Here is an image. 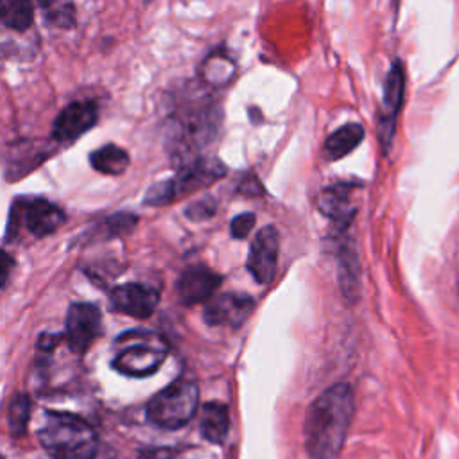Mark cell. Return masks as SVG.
<instances>
[{"label":"cell","mask_w":459,"mask_h":459,"mask_svg":"<svg viewBox=\"0 0 459 459\" xmlns=\"http://www.w3.org/2000/svg\"><path fill=\"white\" fill-rule=\"evenodd\" d=\"M353 418V391L339 382L323 391L305 418V448L312 459H335Z\"/></svg>","instance_id":"cell-1"},{"label":"cell","mask_w":459,"mask_h":459,"mask_svg":"<svg viewBox=\"0 0 459 459\" xmlns=\"http://www.w3.org/2000/svg\"><path fill=\"white\" fill-rule=\"evenodd\" d=\"M38 439L52 459H93L97 455L95 429L81 416L47 411Z\"/></svg>","instance_id":"cell-2"},{"label":"cell","mask_w":459,"mask_h":459,"mask_svg":"<svg viewBox=\"0 0 459 459\" xmlns=\"http://www.w3.org/2000/svg\"><path fill=\"white\" fill-rule=\"evenodd\" d=\"M65 221V212L45 197H16L9 210L5 242H14L22 237L43 238L59 230Z\"/></svg>","instance_id":"cell-3"},{"label":"cell","mask_w":459,"mask_h":459,"mask_svg":"<svg viewBox=\"0 0 459 459\" xmlns=\"http://www.w3.org/2000/svg\"><path fill=\"white\" fill-rule=\"evenodd\" d=\"M199 405V387L190 378H178L156 393L145 409L147 420L161 429H179L186 425Z\"/></svg>","instance_id":"cell-4"},{"label":"cell","mask_w":459,"mask_h":459,"mask_svg":"<svg viewBox=\"0 0 459 459\" xmlns=\"http://www.w3.org/2000/svg\"><path fill=\"white\" fill-rule=\"evenodd\" d=\"M224 174H226V167L219 160L195 158L194 161L183 165L174 178L152 185L147 190L143 203L147 206L169 204L183 195H188L203 186L212 185Z\"/></svg>","instance_id":"cell-5"},{"label":"cell","mask_w":459,"mask_h":459,"mask_svg":"<svg viewBox=\"0 0 459 459\" xmlns=\"http://www.w3.org/2000/svg\"><path fill=\"white\" fill-rule=\"evenodd\" d=\"M118 341H126V346L117 353L113 368L126 377H149L167 357V342L154 332L133 330L122 333Z\"/></svg>","instance_id":"cell-6"},{"label":"cell","mask_w":459,"mask_h":459,"mask_svg":"<svg viewBox=\"0 0 459 459\" xmlns=\"http://www.w3.org/2000/svg\"><path fill=\"white\" fill-rule=\"evenodd\" d=\"M102 316L97 305L77 301L68 307L66 321H65V339L68 348L82 355L88 351L91 342L100 335Z\"/></svg>","instance_id":"cell-7"},{"label":"cell","mask_w":459,"mask_h":459,"mask_svg":"<svg viewBox=\"0 0 459 459\" xmlns=\"http://www.w3.org/2000/svg\"><path fill=\"white\" fill-rule=\"evenodd\" d=\"M403 93H405V74H403L402 63L394 61L385 77L382 106H380V120H378V138L384 149L391 145V140L394 136L396 117L403 104Z\"/></svg>","instance_id":"cell-8"},{"label":"cell","mask_w":459,"mask_h":459,"mask_svg":"<svg viewBox=\"0 0 459 459\" xmlns=\"http://www.w3.org/2000/svg\"><path fill=\"white\" fill-rule=\"evenodd\" d=\"M160 301V292L145 283H124L109 290V308L136 319L149 317Z\"/></svg>","instance_id":"cell-9"},{"label":"cell","mask_w":459,"mask_h":459,"mask_svg":"<svg viewBox=\"0 0 459 459\" xmlns=\"http://www.w3.org/2000/svg\"><path fill=\"white\" fill-rule=\"evenodd\" d=\"M278 247V231L273 226H265L256 231L249 247L246 267L249 274L262 285L271 283L276 274Z\"/></svg>","instance_id":"cell-10"},{"label":"cell","mask_w":459,"mask_h":459,"mask_svg":"<svg viewBox=\"0 0 459 459\" xmlns=\"http://www.w3.org/2000/svg\"><path fill=\"white\" fill-rule=\"evenodd\" d=\"M99 111L91 100H75L65 106L52 124V138L59 143L74 142L97 124Z\"/></svg>","instance_id":"cell-11"},{"label":"cell","mask_w":459,"mask_h":459,"mask_svg":"<svg viewBox=\"0 0 459 459\" xmlns=\"http://www.w3.org/2000/svg\"><path fill=\"white\" fill-rule=\"evenodd\" d=\"M255 301L244 292H224L208 301L204 307V321L212 326L238 328L251 314Z\"/></svg>","instance_id":"cell-12"},{"label":"cell","mask_w":459,"mask_h":459,"mask_svg":"<svg viewBox=\"0 0 459 459\" xmlns=\"http://www.w3.org/2000/svg\"><path fill=\"white\" fill-rule=\"evenodd\" d=\"M221 281L222 278L215 271L206 265L195 264L186 267L179 274L176 281V292L183 305H197L212 299Z\"/></svg>","instance_id":"cell-13"},{"label":"cell","mask_w":459,"mask_h":459,"mask_svg":"<svg viewBox=\"0 0 459 459\" xmlns=\"http://www.w3.org/2000/svg\"><path fill=\"white\" fill-rule=\"evenodd\" d=\"M364 138V129L360 124H344L335 129L323 145V154L326 160L335 161L350 154Z\"/></svg>","instance_id":"cell-14"},{"label":"cell","mask_w":459,"mask_h":459,"mask_svg":"<svg viewBox=\"0 0 459 459\" xmlns=\"http://www.w3.org/2000/svg\"><path fill=\"white\" fill-rule=\"evenodd\" d=\"M319 210L335 222H350L353 217L350 185H333L319 197Z\"/></svg>","instance_id":"cell-15"},{"label":"cell","mask_w":459,"mask_h":459,"mask_svg":"<svg viewBox=\"0 0 459 459\" xmlns=\"http://www.w3.org/2000/svg\"><path fill=\"white\" fill-rule=\"evenodd\" d=\"M230 429L228 407L221 402H208L201 409L199 430L203 437L210 443H221Z\"/></svg>","instance_id":"cell-16"},{"label":"cell","mask_w":459,"mask_h":459,"mask_svg":"<svg viewBox=\"0 0 459 459\" xmlns=\"http://www.w3.org/2000/svg\"><path fill=\"white\" fill-rule=\"evenodd\" d=\"M90 163L95 170L102 174L118 176L129 167V154L122 147L108 143L90 154Z\"/></svg>","instance_id":"cell-17"},{"label":"cell","mask_w":459,"mask_h":459,"mask_svg":"<svg viewBox=\"0 0 459 459\" xmlns=\"http://www.w3.org/2000/svg\"><path fill=\"white\" fill-rule=\"evenodd\" d=\"M34 5L29 2H0V22L5 27L25 30L32 25Z\"/></svg>","instance_id":"cell-18"},{"label":"cell","mask_w":459,"mask_h":459,"mask_svg":"<svg viewBox=\"0 0 459 459\" xmlns=\"http://www.w3.org/2000/svg\"><path fill=\"white\" fill-rule=\"evenodd\" d=\"M201 74H203V79L208 84L222 86V84H226V82H230L233 79V75H235V63L226 54L217 52V54H212V56L206 57Z\"/></svg>","instance_id":"cell-19"},{"label":"cell","mask_w":459,"mask_h":459,"mask_svg":"<svg viewBox=\"0 0 459 459\" xmlns=\"http://www.w3.org/2000/svg\"><path fill=\"white\" fill-rule=\"evenodd\" d=\"M30 409H32V402L29 398V394L25 393H18L13 396L11 403H9V411H7V421H9V430L13 434V437H23L27 432V425L30 420Z\"/></svg>","instance_id":"cell-20"},{"label":"cell","mask_w":459,"mask_h":459,"mask_svg":"<svg viewBox=\"0 0 459 459\" xmlns=\"http://www.w3.org/2000/svg\"><path fill=\"white\" fill-rule=\"evenodd\" d=\"M339 283L342 292L353 299L357 289H359V269H357V260L353 253H342L341 255V264H339Z\"/></svg>","instance_id":"cell-21"},{"label":"cell","mask_w":459,"mask_h":459,"mask_svg":"<svg viewBox=\"0 0 459 459\" xmlns=\"http://www.w3.org/2000/svg\"><path fill=\"white\" fill-rule=\"evenodd\" d=\"M45 9L47 22L56 27H72L75 22V7L70 2H54V4H41Z\"/></svg>","instance_id":"cell-22"},{"label":"cell","mask_w":459,"mask_h":459,"mask_svg":"<svg viewBox=\"0 0 459 459\" xmlns=\"http://www.w3.org/2000/svg\"><path fill=\"white\" fill-rule=\"evenodd\" d=\"M136 217L133 213H113L109 215L102 224H99L97 230H100V238L104 237H118L122 233H127L134 228Z\"/></svg>","instance_id":"cell-23"},{"label":"cell","mask_w":459,"mask_h":459,"mask_svg":"<svg viewBox=\"0 0 459 459\" xmlns=\"http://www.w3.org/2000/svg\"><path fill=\"white\" fill-rule=\"evenodd\" d=\"M215 208H217L215 201L212 197H204V199H199V201H194L192 204H188L185 213L192 221H204L215 213Z\"/></svg>","instance_id":"cell-24"},{"label":"cell","mask_w":459,"mask_h":459,"mask_svg":"<svg viewBox=\"0 0 459 459\" xmlns=\"http://www.w3.org/2000/svg\"><path fill=\"white\" fill-rule=\"evenodd\" d=\"M255 226V213L251 212H244L240 215H237L231 224H230V231L233 238H246L249 235V231Z\"/></svg>","instance_id":"cell-25"},{"label":"cell","mask_w":459,"mask_h":459,"mask_svg":"<svg viewBox=\"0 0 459 459\" xmlns=\"http://www.w3.org/2000/svg\"><path fill=\"white\" fill-rule=\"evenodd\" d=\"M13 267H14V258L5 249H0V287L7 283Z\"/></svg>","instance_id":"cell-26"},{"label":"cell","mask_w":459,"mask_h":459,"mask_svg":"<svg viewBox=\"0 0 459 459\" xmlns=\"http://www.w3.org/2000/svg\"><path fill=\"white\" fill-rule=\"evenodd\" d=\"M142 459H172V454L170 450H147Z\"/></svg>","instance_id":"cell-27"},{"label":"cell","mask_w":459,"mask_h":459,"mask_svg":"<svg viewBox=\"0 0 459 459\" xmlns=\"http://www.w3.org/2000/svg\"><path fill=\"white\" fill-rule=\"evenodd\" d=\"M0 459H4V455H2V454H0Z\"/></svg>","instance_id":"cell-28"}]
</instances>
